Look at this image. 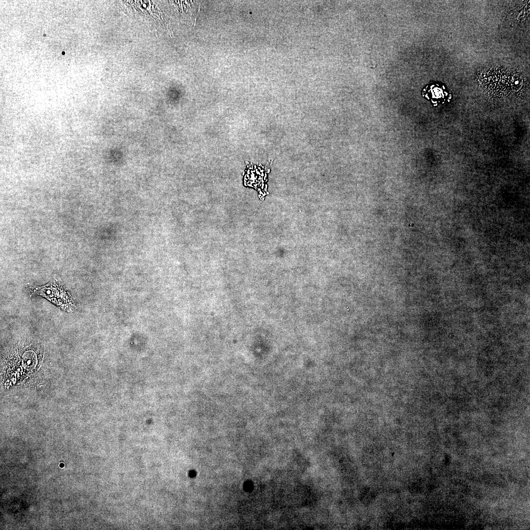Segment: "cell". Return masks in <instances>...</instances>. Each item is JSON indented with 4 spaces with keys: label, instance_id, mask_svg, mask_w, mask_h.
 I'll list each match as a JSON object with an SVG mask.
<instances>
[{
    "label": "cell",
    "instance_id": "1",
    "mask_svg": "<svg viewBox=\"0 0 530 530\" xmlns=\"http://www.w3.org/2000/svg\"><path fill=\"white\" fill-rule=\"evenodd\" d=\"M31 294L40 295L60 309L71 313L76 308L74 299L68 290L57 280H53L41 286L29 285Z\"/></svg>",
    "mask_w": 530,
    "mask_h": 530
},
{
    "label": "cell",
    "instance_id": "2",
    "mask_svg": "<svg viewBox=\"0 0 530 530\" xmlns=\"http://www.w3.org/2000/svg\"><path fill=\"white\" fill-rule=\"evenodd\" d=\"M424 97L434 105L443 104L451 98L446 87L439 83L433 82L425 86L422 92Z\"/></svg>",
    "mask_w": 530,
    "mask_h": 530
},
{
    "label": "cell",
    "instance_id": "3",
    "mask_svg": "<svg viewBox=\"0 0 530 530\" xmlns=\"http://www.w3.org/2000/svg\"><path fill=\"white\" fill-rule=\"evenodd\" d=\"M65 54V53H64V52H62V54Z\"/></svg>",
    "mask_w": 530,
    "mask_h": 530
}]
</instances>
